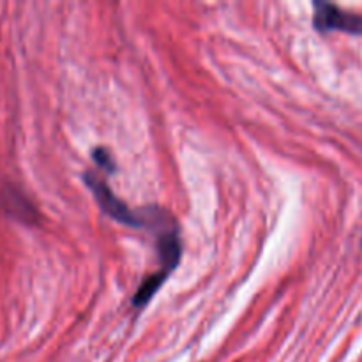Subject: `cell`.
I'll return each instance as SVG.
<instances>
[{
  "instance_id": "obj_6",
  "label": "cell",
  "mask_w": 362,
  "mask_h": 362,
  "mask_svg": "<svg viewBox=\"0 0 362 362\" xmlns=\"http://www.w3.org/2000/svg\"><path fill=\"white\" fill-rule=\"evenodd\" d=\"M92 158H94L95 165H98L99 168L106 170V172H110V173L115 172V163H113L112 154H110L106 148H103V147L94 148V151H92Z\"/></svg>"
},
{
  "instance_id": "obj_2",
  "label": "cell",
  "mask_w": 362,
  "mask_h": 362,
  "mask_svg": "<svg viewBox=\"0 0 362 362\" xmlns=\"http://www.w3.org/2000/svg\"><path fill=\"white\" fill-rule=\"evenodd\" d=\"M313 25L320 32L339 30L346 34L362 35V14L346 13L334 4L315 2Z\"/></svg>"
},
{
  "instance_id": "obj_5",
  "label": "cell",
  "mask_w": 362,
  "mask_h": 362,
  "mask_svg": "<svg viewBox=\"0 0 362 362\" xmlns=\"http://www.w3.org/2000/svg\"><path fill=\"white\" fill-rule=\"evenodd\" d=\"M166 278L168 276L163 274L161 271L159 272H154L152 276H148L147 279H145L144 283H141L140 288L136 290V293H134L133 297V306L134 308H144L145 304H148L152 300V297L158 293V290L161 288L163 283L166 281Z\"/></svg>"
},
{
  "instance_id": "obj_4",
  "label": "cell",
  "mask_w": 362,
  "mask_h": 362,
  "mask_svg": "<svg viewBox=\"0 0 362 362\" xmlns=\"http://www.w3.org/2000/svg\"><path fill=\"white\" fill-rule=\"evenodd\" d=\"M4 204H6V209L9 211V214L16 216L20 221L30 223L35 221V211L32 209V205L25 200V197H21L20 193H16L14 189L7 191V194L4 197Z\"/></svg>"
},
{
  "instance_id": "obj_3",
  "label": "cell",
  "mask_w": 362,
  "mask_h": 362,
  "mask_svg": "<svg viewBox=\"0 0 362 362\" xmlns=\"http://www.w3.org/2000/svg\"><path fill=\"white\" fill-rule=\"evenodd\" d=\"M158 255L159 262H161V272L170 276L173 269L179 265L180 255H182V243H180L177 226L158 233Z\"/></svg>"
},
{
  "instance_id": "obj_1",
  "label": "cell",
  "mask_w": 362,
  "mask_h": 362,
  "mask_svg": "<svg viewBox=\"0 0 362 362\" xmlns=\"http://www.w3.org/2000/svg\"><path fill=\"white\" fill-rule=\"evenodd\" d=\"M83 182L87 184V187L92 191L98 205L108 218L120 223V225L131 226V228H145L144 211H133V209L127 207V205L124 204L120 198H117V194L106 186V182L101 177L95 175L94 172H85Z\"/></svg>"
}]
</instances>
